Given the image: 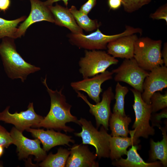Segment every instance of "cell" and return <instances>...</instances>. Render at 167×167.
<instances>
[{
	"label": "cell",
	"instance_id": "1",
	"mask_svg": "<svg viewBox=\"0 0 167 167\" xmlns=\"http://www.w3.org/2000/svg\"><path fill=\"white\" fill-rule=\"evenodd\" d=\"M46 79V76L42 82L50 98V110L46 116L34 127L61 130L66 132L73 131L74 129L66 126V124L72 122L79 125V120L71 113V105L66 102V97L62 93L63 88L59 91L57 89L53 90L48 87Z\"/></svg>",
	"mask_w": 167,
	"mask_h": 167
},
{
	"label": "cell",
	"instance_id": "2",
	"mask_svg": "<svg viewBox=\"0 0 167 167\" xmlns=\"http://www.w3.org/2000/svg\"><path fill=\"white\" fill-rule=\"evenodd\" d=\"M14 39L5 37L0 44V55L5 71L11 79H19L24 82L27 76L41 68L25 61L17 52Z\"/></svg>",
	"mask_w": 167,
	"mask_h": 167
},
{
	"label": "cell",
	"instance_id": "3",
	"mask_svg": "<svg viewBox=\"0 0 167 167\" xmlns=\"http://www.w3.org/2000/svg\"><path fill=\"white\" fill-rule=\"evenodd\" d=\"M162 43L161 40H153L148 37L138 38L135 44L133 58L146 71H151L162 66Z\"/></svg>",
	"mask_w": 167,
	"mask_h": 167
},
{
	"label": "cell",
	"instance_id": "4",
	"mask_svg": "<svg viewBox=\"0 0 167 167\" xmlns=\"http://www.w3.org/2000/svg\"><path fill=\"white\" fill-rule=\"evenodd\" d=\"M142 30L140 28L126 26L123 32L113 35H105L98 28L96 31L89 35L71 32L68 34V36L69 41L73 45L79 48L93 50L106 49L108 44L113 40L122 36L140 34Z\"/></svg>",
	"mask_w": 167,
	"mask_h": 167
},
{
	"label": "cell",
	"instance_id": "5",
	"mask_svg": "<svg viewBox=\"0 0 167 167\" xmlns=\"http://www.w3.org/2000/svg\"><path fill=\"white\" fill-rule=\"evenodd\" d=\"M79 122L82 130L79 133H75V135L81 138L82 144L94 146L96 150L95 154L99 159L109 157V139L111 135L108 133L107 130L102 126L98 131L91 121L84 118H81Z\"/></svg>",
	"mask_w": 167,
	"mask_h": 167
},
{
	"label": "cell",
	"instance_id": "6",
	"mask_svg": "<svg viewBox=\"0 0 167 167\" xmlns=\"http://www.w3.org/2000/svg\"><path fill=\"white\" fill-rule=\"evenodd\" d=\"M134 96V103L132 105L134 110L135 120L132 128L129 131L131 136L137 139L140 137L148 138L149 135L155 134L153 126H151L149 121L152 112L150 104L145 102L141 96V93L134 88L130 89Z\"/></svg>",
	"mask_w": 167,
	"mask_h": 167
},
{
	"label": "cell",
	"instance_id": "7",
	"mask_svg": "<svg viewBox=\"0 0 167 167\" xmlns=\"http://www.w3.org/2000/svg\"><path fill=\"white\" fill-rule=\"evenodd\" d=\"M118 61L105 51L86 50L84 56L79 62V71L83 79L89 78L104 72L110 66L117 64Z\"/></svg>",
	"mask_w": 167,
	"mask_h": 167
},
{
	"label": "cell",
	"instance_id": "8",
	"mask_svg": "<svg viewBox=\"0 0 167 167\" xmlns=\"http://www.w3.org/2000/svg\"><path fill=\"white\" fill-rule=\"evenodd\" d=\"M112 72L116 74L114 80L128 84L141 93L143 92V84L149 73L140 67L133 58L125 59L121 65Z\"/></svg>",
	"mask_w": 167,
	"mask_h": 167
},
{
	"label": "cell",
	"instance_id": "9",
	"mask_svg": "<svg viewBox=\"0 0 167 167\" xmlns=\"http://www.w3.org/2000/svg\"><path fill=\"white\" fill-rule=\"evenodd\" d=\"M13 143L17 147V151L19 159L27 158L29 155L35 156V160L40 161L47 156L46 151L40 146V141L38 139H31L25 137L22 132L15 127L10 132Z\"/></svg>",
	"mask_w": 167,
	"mask_h": 167
},
{
	"label": "cell",
	"instance_id": "10",
	"mask_svg": "<svg viewBox=\"0 0 167 167\" xmlns=\"http://www.w3.org/2000/svg\"><path fill=\"white\" fill-rule=\"evenodd\" d=\"M9 108L7 106L0 112V121L14 125L15 128L22 132L31 126L34 127L44 118L35 112L32 102L29 103L26 110L19 113L16 112L13 114L10 113Z\"/></svg>",
	"mask_w": 167,
	"mask_h": 167
},
{
	"label": "cell",
	"instance_id": "11",
	"mask_svg": "<svg viewBox=\"0 0 167 167\" xmlns=\"http://www.w3.org/2000/svg\"><path fill=\"white\" fill-rule=\"evenodd\" d=\"M77 96L82 99L89 106V112L95 118L97 129L102 125L107 130H108L109 121L111 113L110 105L112 100L114 98V95L112 88L110 87L103 92L101 101L96 105L91 103L87 96L79 91H76Z\"/></svg>",
	"mask_w": 167,
	"mask_h": 167
},
{
	"label": "cell",
	"instance_id": "12",
	"mask_svg": "<svg viewBox=\"0 0 167 167\" xmlns=\"http://www.w3.org/2000/svg\"><path fill=\"white\" fill-rule=\"evenodd\" d=\"M112 71H105L92 78L83 79L81 80L73 82L71 86L75 91H83L96 103L100 101V94L102 92L101 84L105 82L112 78Z\"/></svg>",
	"mask_w": 167,
	"mask_h": 167
},
{
	"label": "cell",
	"instance_id": "13",
	"mask_svg": "<svg viewBox=\"0 0 167 167\" xmlns=\"http://www.w3.org/2000/svg\"><path fill=\"white\" fill-rule=\"evenodd\" d=\"M29 0L31 5L30 13L17 28L15 39L24 36L27 29L35 23L45 21L54 23L53 15L48 6L45 4L44 2L39 0Z\"/></svg>",
	"mask_w": 167,
	"mask_h": 167
},
{
	"label": "cell",
	"instance_id": "14",
	"mask_svg": "<svg viewBox=\"0 0 167 167\" xmlns=\"http://www.w3.org/2000/svg\"><path fill=\"white\" fill-rule=\"evenodd\" d=\"M167 87V67L163 65L157 67L151 71L144 80L142 98L145 102L150 104L152 95L156 92H162Z\"/></svg>",
	"mask_w": 167,
	"mask_h": 167
},
{
	"label": "cell",
	"instance_id": "15",
	"mask_svg": "<svg viewBox=\"0 0 167 167\" xmlns=\"http://www.w3.org/2000/svg\"><path fill=\"white\" fill-rule=\"evenodd\" d=\"M31 133L32 136L38 139L43 145V149L46 152L58 145H66L70 146V143H74L75 141L72 136L53 129L45 131L43 129H34L30 128L26 130Z\"/></svg>",
	"mask_w": 167,
	"mask_h": 167
},
{
	"label": "cell",
	"instance_id": "16",
	"mask_svg": "<svg viewBox=\"0 0 167 167\" xmlns=\"http://www.w3.org/2000/svg\"><path fill=\"white\" fill-rule=\"evenodd\" d=\"M83 144H75L70 148V154L65 167H99L96 154L91 152L87 146Z\"/></svg>",
	"mask_w": 167,
	"mask_h": 167
},
{
	"label": "cell",
	"instance_id": "17",
	"mask_svg": "<svg viewBox=\"0 0 167 167\" xmlns=\"http://www.w3.org/2000/svg\"><path fill=\"white\" fill-rule=\"evenodd\" d=\"M138 38L135 34L122 36L113 40L107 45L108 53L115 58H132L135 44Z\"/></svg>",
	"mask_w": 167,
	"mask_h": 167
},
{
	"label": "cell",
	"instance_id": "18",
	"mask_svg": "<svg viewBox=\"0 0 167 167\" xmlns=\"http://www.w3.org/2000/svg\"><path fill=\"white\" fill-rule=\"evenodd\" d=\"M48 6L56 25L67 28L73 33L83 34V30L77 24L69 9L57 3L54 6L52 5Z\"/></svg>",
	"mask_w": 167,
	"mask_h": 167
},
{
	"label": "cell",
	"instance_id": "19",
	"mask_svg": "<svg viewBox=\"0 0 167 167\" xmlns=\"http://www.w3.org/2000/svg\"><path fill=\"white\" fill-rule=\"evenodd\" d=\"M139 146L132 145L127 151V157L124 159L121 157L119 159L114 160L112 165L118 167H160L163 166L160 161L150 162H145L138 153L137 150Z\"/></svg>",
	"mask_w": 167,
	"mask_h": 167
},
{
	"label": "cell",
	"instance_id": "20",
	"mask_svg": "<svg viewBox=\"0 0 167 167\" xmlns=\"http://www.w3.org/2000/svg\"><path fill=\"white\" fill-rule=\"evenodd\" d=\"M140 142L139 139L131 136L123 137L111 136L109 139V157L112 160L120 159L126 155L128 147L132 145H138Z\"/></svg>",
	"mask_w": 167,
	"mask_h": 167
},
{
	"label": "cell",
	"instance_id": "21",
	"mask_svg": "<svg viewBox=\"0 0 167 167\" xmlns=\"http://www.w3.org/2000/svg\"><path fill=\"white\" fill-rule=\"evenodd\" d=\"M159 127L162 132L163 139L161 141L157 142H155L152 139H150L149 160L152 162L159 160L163 166L166 167L167 166V128L166 126Z\"/></svg>",
	"mask_w": 167,
	"mask_h": 167
},
{
	"label": "cell",
	"instance_id": "22",
	"mask_svg": "<svg viewBox=\"0 0 167 167\" xmlns=\"http://www.w3.org/2000/svg\"><path fill=\"white\" fill-rule=\"evenodd\" d=\"M131 122V118L127 116H122L119 113H111L109 121L112 136L128 137L129 131L128 126Z\"/></svg>",
	"mask_w": 167,
	"mask_h": 167
},
{
	"label": "cell",
	"instance_id": "23",
	"mask_svg": "<svg viewBox=\"0 0 167 167\" xmlns=\"http://www.w3.org/2000/svg\"><path fill=\"white\" fill-rule=\"evenodd\" d=\"M70 154L68 149L60 147L57 152L53 154L50 152L39 165L42 167H64Z\"/></svg>",
	"mask_w": 167,
	"mask_h": 167
},
{
	"label": "cell",
	"instance_id": "24",
	"mask_svg": "<svg viewBox=\"0 0 167 167\" xmlns=\"http://www.w3.org/2000/svg\"><path fill=\"white\" fill-rule=\"evenodd\" d=\"M69 10L77 24L82 30L89 32L97 29L100 26V24L96 20L91 19L88 15L78 10L75 6H71Z\"/></svg>",
	"mask_w": 167,
	"mask_h": 167
},
{
	"label": "cell",
	"instance_id": "25",
	"mask_svg": "<svg viewBox=\"0 0 167 167\" xmlns=\"http://www.w3.org/2000/svg\"><path fill=\"white\" fill-rule=\"evenodd\" d=\"M26 18L24 16L14 20H8L0 17V40L5 37L15 39L17 26Z\"/></svg>",
	"mask_w": 167,
	"mask_h": 167
},
{
	"label": "cell",
	"instance_id": "26",
	"mask_svg": "<svg viewBox=\"0 0 167 167\" xmlns=\"http://www.w3.org/2000/svg\"><path fill=\"white\" fill-rule=\"evenodd\" d=\"M128 92L127 87L122 86L118 82L115 87L114 98L116 101L113 109V112H118L123 116L126 115L124 109V99Z\"/></svg>",
	"mask_w": 167,
	"mask_h": 167
},
{
	"label": "cell",
	"instance_id": "27",
	"mask_svg": "<svg viewBox=\"0 0 167 167\" xmlns=\"http://www.w3.org/2000/svg\"><path fill=\"white\" fill-rule=\"evenodd\" d=\"M152 112H156L167 107V92L164 94L158 91L154 92L150 99Z\"/></svg>",
	"mask_w": 167,
	"mask_h": 167
},
{
	"label": "cell",
	"instance_id": "28",
	"mask_svg": "<svg viewBox=\"0 0 167 167\" xmlns=\"http://www.w3.org/2000/svg\"><path fill=\"white\" fill-rule=\"evenodd\" d=\"M152 0H121L124 11L129 13L134 12L144 5L148 4Z\"/></svg>",
	"mask_w": 167,
	"mask_h": 167
},
{
	"label": "cell",
	"instance_id": "29",
	"mask_svg": "<svg viewBox=\"0 0 167 167\" xmlns=\"http://www.w3.org/2000/svg\"><path fill=\"white\" fill-rule=\"evenodd\" d=\"M12 143V139L10 133L0 125V146L7 148Z\"/></svg>",
	"mask_w": 167,
	"mask_h": 167
},
{
	"label": "cell",
	"instance_id": "30",
	"mask_svg": "<svg viewBox=\"0 0 167 167\" xmlns=\"http://www.w3.org/2000/svg\"><path fill=\"white\" fill-rule=\"evenodd\" d=\"M150 17L153 19L164 20L167 24V5L165 4L160 6L154 13H151Z\"/></svg>",
	"mask_w": 167,
	"mask_h": 167
},
{
	"label": "cell",
	"instance_id": "31",
	"mask_svg": "<svg viewBox=\"0 0 167 167\" xmlns=\"http://www.w3.org/2000/svg\"><path fill=\"white\" fill-rule=\"evenodd\" d=\"M96 1V0H88L81 6L79 10L88 15L95 6Z\"/></svg>",
	"mask_w": 167,
	"mask_h": 167
},
{
	"label": "cell",
	"instance_id": "32",
	"mask_svg": "<svg viewBox=\"0 0 167 167\" xmlns=\"http://www.w3.org/2000/svg\"><path fill=\"white\" fill-rule=\"evenodd\" d=\"M108 3L110 9L112 10L119 9L122 5L121 0H108Z\"/></svg>",
	"mask_w": 167,
	"mask_h": 167
},
{
	"label": "cell",
	"instance_id": "33",
	"mask_svg": "<svg viewBox=\"0 0 167 167\" xmlns=\"http://www.w3.org/2000/svg\"><path fill=\"white\" fill-rule=\"evenodd\" d=\"M10 4V0H0V11L5 12L9 8Z\"/></svg>",
	"mask_w": 167,
	"mask_h": 167
},
{
	"label": "cell",
	"instance_id": "34",
	"mask_svg": "<svg viewBox=\"0 0 167 167\" xmlns=\"http://www.w3.org/2000/svg\"><path fill=\"white\" fill-rule=\"evenodd\" d=\"M161 56L165 66H167V43L164 44L163 49L161 52Z\"/></svg>",
	"mask_w": 167,
	"mask_h": 167
},
{
	"label": "cell",
	"instance_id": "35",
	"mask_svg": "<svg viewBox=\"0 0 167 167\" xmlns=\"http://www.w3.org/2000/svg\"><path fill=\"white\" fill-rule=\"evenodd\" d=\"M69 0H47L44 2L45 4L47 6L52 5L54 2L60 1H62L64 3V4L67 6L68 4V1Z\"/></svg>",
	"mask_w": 167,
	"mask_h": 167
},
{
	"label": "cell",
	"instance_id": "36",
	"mask_svg": "<svg viewBox=\"0 0 167 167\" xmlns=\"http://www.w3.org/2000/svg\"><path fill=\"white\" fill-rule=\"evenodd\" d=\"M4 147L2 146H0V157L2 156L4 152Z\"/></svg>",
	"mask_w": 167,
	"mask_h": 167
}]
</instances>
